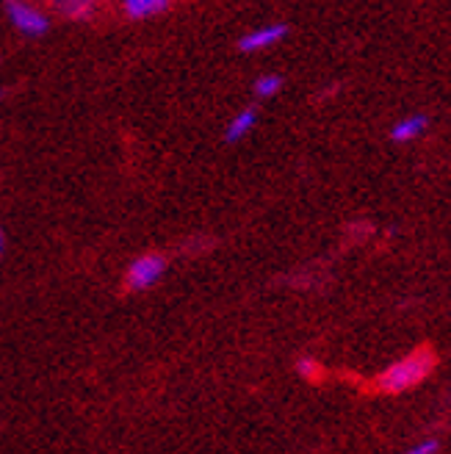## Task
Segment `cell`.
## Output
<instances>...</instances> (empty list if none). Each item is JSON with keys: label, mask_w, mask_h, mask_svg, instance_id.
<instances>
[{"label": "cell", "mask_w": 451, "mask_h": 454, "mask_svg": "<svg viewBox=\"0 0 451 454\" xmlns=\"http://www.w3.org/2000/svg\"><path fill=\"white\" fill-rule=\"evenodd\" d=\"M432 366H435V355H432V349L421 347V349H416V352H410V355L399 357L396 363H391V366L377 377V388H379L382 394H401V391H410V388H416V385H421L426 377H430Z\"/></svg>", "instance_id": "obj_1"}, {"label": "cell", "mask_w": 451, "mask_h": 454, "mask_svg": "<svg viewBox=\"0 0 451 454\" xmlns=\"http://www.w3.org/2000/svg\"><path fill=\"white\" fill-rule=\"evenodd\" d=\"M164 271H167L164 255L147 253V255L136 258V261L128 266V271H125V286H128V291H147V288H152L158 280L164 278Z\"/></svg>", "instance_id": "obj_2"}, {"label": "cell", "mask_w": 451, "mask_h": 454, "mask_svg": "<svg viewBox=\"0 0 451 454\" xmlns=\"http://www.w3.org/2000/svg\"><path fill=\"white\" fill-rule=\"evenodd\" d=\"M438 449H440L438 441H421V443H416L410 449H404L401 454H438Z\"/></svg>", "instance_id": "obj_11"}, {"label": "cell", "mask_w": 451, "mask_h": 454, "mask_svg": "<svg viewBox=\"0 0 451 454\" xmlns=\"http://www.w3.org/2000/svg\"><path fill=\"white\" fill-rule=\"evenodd\" d=\"M4 249H6V236H4V227H0V258H4Z\"/></svg>", "instance_id": "obj_12"}, {"label": "cell", "mask_w": 451, "mask_h": 454, "mask_svg": "<svg viewBox=\"0 0 451 454\" xmlns=\"http://www.w3.org/2000/svg\"><path fill=\"white\" fill-rule=\"evenodd\" d=\"M255 125H258V111L250 106V108L238 111L236 117L230 120V125H228V133H224V139H228L230 145H236V142H241L244 136L250 133Z\"/></svg>", "instance_id": "obj_8"}, {"label": "cell", "mask_w": 451, "mask_h": 454, "mask_svg": "<svg viewBox=\"0 0 451 454\" xmlns=\"http://www.w3.org/2000/svg\"><path fill=\"white\" fill-rule=\"evenodd\" d=\"M172 6V0H122V12L130 20H147Z\"/></svg>", "instance_id": "obj_7"}, {"label": "cell", "mask_w": 451, "mask_h": 454, "mask_svg": "<svg viewBox=\"0 0 451 454\" xmlns=\"http://www.w3.org/2000/svg\"><path fill=\"white\" fill-rule=\"evenodd\" d=\"M4 95H6V92H4V89H0V98H4Z\"/></svg>", "instance_id": "obj_13"}, {"label": "cell", "mask_w": 451, "mask_h": 454, "mask_svg": "<svg viewBox=\"0 0 451 454\" xmlns=\"http://www.w3.org/2000/svg\"><path fill=\"white\" fill-rule=\"evenodd\" d=\"M297 372H299L302 377L313 380V377H319V363H315L313 357H299V360H297Z\"/></svg>", "instance_id": "obj_10"}, {"label": "cell", "mask_w": 451, "mask_h": 454, "mask_svg": "<svg viewBox=\"0 0 451 454\" xmlns=\"http://www.w3.org/2000/svg\"><path fill=\"white\" fill-rule=\"evenodd\" d=\"M280 89H283V78L280 75H260L255 81V98L268 100V98H275Z\"/></svg>", "instance_id": "obj_9"}, {"label": "cell", "mask_w": 451, "mask_h": 454, "mask_svg": "<svg viewBox=\"0 0 451 454\" xmlns=\"http://www.w3.org/2000/svg\"><path fill=\"white\" fill-rule=\"evenodd\" d=\"M426 125H430V120H426L424 114H410V117H404L393 125L391 139L393 142H413L426 130Z\"/></svg>", "instance_id": "obj_6"}, {"label": "cell", "mask_w": 451, "mask_h": 454, "mask_svg": "<svg viewBox=\"0 0 451 454\" xmlns=\"http://www.w3.org/2000/svg\"><path fill=\"white\" fill-rule=\"evenodd\" d=\"M6 12L14 22V28L26 36H42L51 28L48 17H44L39 9H34L31 4H26V0H6Z\"/></svg>", "instance_id": "obj_3"}, {"label": "cell", "mask_w": 451, "mask_h": 454, "mask_svg": "<svg viewBox=\"0 0 451 454\" xmlns=\"http://www.w3.org/2000/svg\"><path fill=\"white\" fill-rule=\"evenodd\" d=\"M285 34H288V26H283V22H275V26H263V28H255V31H250L246 36H241L238 48L244 53L266 51V48H272V44L283 42Z\"/></svg>", "instance_id": "obj_4"}, {"label": "cell", "mask_w": 451, "mask_h": 454, "mask_svg": "<svg viewBox=\"0 0 451 454\" xmlns=\"http://www.w3.org/2000/svg\"><path fill=\"white\" fill-rule=\"evenodd\" d=\"M108 4V0H51V6L56 14L75 20V22H89L100 14V9Z\"/></svg>", "instance_id": "obj_5"}]
</instances>
